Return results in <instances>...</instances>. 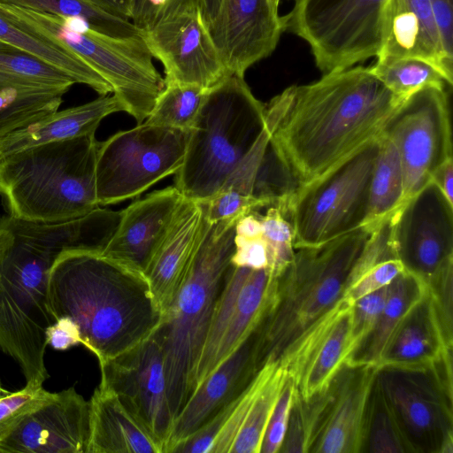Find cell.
<instances>
[{"label":"cell","instance_id":"obj_1","mask_svg":"<svg viewBox=\"0 0 453 453\" xmlns=\"http://www.w3.org/2000/svg\"><path fill=\"white\" fill-rule=\"evenodd\" d=\"M404 103L361 65L295 85L292 102L269 143L288 194L380 137Z\"/></svg>","mask_w":453,"mask_h":453},{"label":"cell","instance_id":"obj_2","mask_svg":"<svg viewBox=\"0 0 453 453\" xmlns=\"http://www.w3.org/2000/svg\"><path fill=\"white\" fill-rule=\"evenodd\" d=\"M47 308L55 321L68 317L76 323L81 344L98 364L152 335L163 319L143 273L91 250L65 251L56 259Z\"/></svg>","mask_w":453,"mask_h":453},{"label":"cell","instance_id":"obj_3","mask_svg":"<svg viewBox=\"0 0 453 453\" xmlns=\"http://www.w3.org/2000/svg\"><path fill=\"white\" fill-rule=\"evenodd\" d=\"M76 245L69 222L0 219V349L18 363L27 383L50 377L45 333L55 319L47 308L48 274Z\"/></svg>","mask_w":453,"mask_h":453},{"label":"cell","instance_id":"obj_4","mask_svg":"<svg viewBox=\"0 0 453 453\" xmlns=\"http://www.w3.org/2000/svg\"><path fill=\"white\" fill-rule=\"evenodd\" d=\"M372 231L362 226L317 246L295 249L292 262L272 279L265 310L252 334L257 371L269 364L286 368L305 338L342 303Z\"/></svg>","mask_w":453,"mask_h":453},{"label":"cell","instance_id":"obj_5","mask_svg":"<svg viewBox=\"0 0 453 453\" xmlns=\"http://www.w3.org/2000/svg\"><path fill=\"white\" fill-rule=\"evenodd\" d=\"M95 133L32 146L0 158V194L10 214L62 222L100 207Z\"/></svg>","mask_w":453,"mask_h":453},{"label":"cell","instance_id":"obj_6","mask_svg":"<svg viewBox=\"0 0 453 453\" xmlns=\"http://www.w3.org/2000/svg\"><path fill=\"white\" fill-rule=\"evenodd\" d=\"M237 221L210 223L204 218L203 230L185 277L155 332L163 352L173 422L191 395L194 368L231 266Z\"/></svg>","mask_w":453,"mask_h":453},{"label":"cell","instance_id":"obj_7","mask_svg":"<svg viewBox=\"0 0 453 453\" xmlns=\"http://www.w3.org/2000/svg\"><path fill=\"white\" fill-rule=\"evenodd\" d=\"M265 113L244 76L227 73L207 89L175 173L185 198L203 203L223 188L261 134Z\"/></svg>","mask_w":453,"mask_h":453},{"label":"cell","instance_id":"obj_8","mask_svg":"<svg viewBox=\"0 0 453 453\" xmlns=\"http://www.w3.org/2000/svg\"><path fill=\"white\" fill-rule=\"evenodd\" d=\"M15 14L59 39L84 58L111 87L112 95L138 124L150 113L165 80L141 34L119 37L92 29L82 19L23 8Z\"/></svg>","mask_w":453,"mask_h":453},{"label":"cell","instance_id":"obj_9","mask_svg":"<svg viewBox=\"0 0 453 453\" xmlns=\"http://www.w3.org/2000/svg\"><path fill=\"white\" fill-rule=\"evenodd\" d=\"M380 137L274 204L292 226L295 249L317 246L365 226Z\"/></svg>","mask_w":453,"mask_h":453},{"label":"cell","instance_id":"obj_10","mask_svg":"<svg viewBox=\"0 0 453 453\" xmlns=\"http://www.w3.org/2000/svg\"><path fill=\"white\" fill-rule=\"evenodd\" d=\"M388 0H296L284 32L304 40L323 74L379 55Z\"/></svg>","mask_w":453,"mask_h":453},{"label":"cell","instance_id":"obj_11","mask_svg":"<svg viewBox=\"0 0 453 453\" xmlns=\"http://www.w3.org/2000/svg\"><path fill=\"white\" fill-rule=\"evenodd\" d=\"M188 136L189 130L142 122L99 142L96 163L99 206L135 197L175 173L183 163Z\"/></svg>","mask_w":453,"mask_h":453},{"label":"cell","instance_id":"obj_12","mask_svg":"<svg viewBox=\"0 0 453 453\" xmlns=\"http://www.w3.org/2000/svg\"><path fill=\"white\" fill-rule=\"evenodd\" d=\"M142 35L165 83L209 88L227 73L211 36L203 0H163Z\"/></svg>","mask_w":453,"mask_h":453},{"label":"cell","instance_id":"obj_13","mask_svg":"<svg viewBox=\"0 0 453 453\" xmlns=\"http://www.w3.org/2000/svg\"><path fill=\"white\" fill-rule=\"evenodd\" d=\"M385 133L400 157L403 205L430 182L432 172L443 160L453 157L448 91L427 88L417 92L403 104Z\"/></svg>","mask_w":453,"mask_h":453},{"label":"cell","instance_id":"obj_14","mask_svg":"<svg viewBox=\"0 0 453 453\" xmlns=\"http://www.w3.org/2000/svg\"><path fill=\"white\" fill-rule=\"evenodd\" d=\"M271 280L267 269L231 265L194 368L190 396L256 330L265 310Z\"/></svg>","mask_w":453,"mask_h":453},{"label":"cell","instance_id":"obj_15","mask_svg":"<svg viewBox=\"0 0 453 453\" xmlns=\"http://www.w3.org/2000/svg\"><path fill=\"white\" fill-rule=\"evenodd\" d=\"M155 332L127 352L99 364L100 384L116 394L165 453L173 419L162 348Z\"/></svg>","mask_w":453,"mask_h":453},{"label":"cell","instance_id":"obj_16","mask_svg":"<svg viewBox=\"0 0 453 453\" xmlns=\"http://www.w3.org/2000/svg\"><path fill=\"white\" fill-rule=\"evenodd\" d=\"M391 223L398 259L425 283L453 257V205L432 183L400 206Z\"/></svg>","mask_w":453,"mask_h":453},{"label":"cell","instance_id":"obj_17","mask_svg":"<svg viewBox=\"0 0 453 453\" xmlns=\"http://www.w3.org/2000/svg\"><path fill=\"white\" fill-rule=\"evenodd\" d=\"M280 1L220 0L208 28L227 73L244 76L273 52L284 32Z\"/></svg>","mask_w":453,"mask_h":453},{"label":"cell","instance_id":"obj_18","mask_svg":"<svg viewBox=\"0 0 453 453\" xmlns=\"http://www.w3.org/2000/svg\"><path fill=\"white\" fill-rule=\"evenodd\" d=\"M89 402L74 388L51 393L0 438V453H87Z\"/></svg>","mask_w":453,"mask_h":453},{"label":"cell","instance_id":"obj_19","mask_svg":"<svg viewBox=\"0 0 453 453\" xmlns=\"http://www.w3.org/2000/svg\"><path fill=\"white\" fill-rule=\"evenodd\" d=\"M376 381L394 409L416 452H438L452 432V398L431 370H378Z\"/></svg>","mask_w":453,"mask_h":453},{"label":"cell","instance_id":"obj_20","mask_svg":"<svg viewBox=\"0 0 453 453\" xmlns=\"http://www.w3.org/2000/svg\"><path fill=\"white\" fill-rule=\"evenodd\" d=\"M378 369L343 365L329 384L330 397L310 452L365 450L367 415Z\"/></svg>","mask_w":453,"mask_h":453},{"label":"cell","instance_id":"obj_21","mask_svg":"<svg viewBox=\"0 0 453 453\" xmlns=\"http://www.w3.org/2000/svg\"><path fill=\"white\" fill-rule=\"evenodd\" d=\"M183 199L178 188L171 186L128 205L121 211L119 225L103 254L143 273Z\"/></svg>","mask_w":453,"mask_h":453},{"label":"cell","instance_id":"obj_22","mask_svg":"<svg viewBox=\"0 0 453 453\" xmlns=\"http://www.w3.org/2000/svg\"><path fill=\"white\" fill-rule=\"evenodd\" d=\"M351 306L345 298L300 344L286 366L303 399L326 389L351 352Z\"/></svg>","mask_w":453,"mask_h":453},{"label":"cell","instance_id":"obj_23","mask_svg":"<svg viewBox=\"0 0 453 453\" xmlns=\"http://www.w3.org/2000/svg\"><path fill=\"white\" fill-rule=\"evenodd\" d=\"M257 372L251 334L189 397L173 422L165 453H172L179 443L233 402Z\"/></svg>","mask_w":453,"mask_h":453},{"label":"cell","instance_id":"obj_24","mask_svg":"<svg viewBox=\"0 0 453 453\" xmlns=\"http://www.w3.org/2000/svg\"><path fill=\"white\" fill-rule=\"evenodd\" d=\"M203 226L202 205L184 197L166 235L143 271L162 317L185 277Z\"/></svg>","mask_w":453,"mask_h":453},{"label":"cell","instance_id":"obj_25","mask_svg":"<svg viewBox=\"0 0 453 453\" xmlns=\"http://www.w3.org/2000/svg\"><path fill=\"white\" fill-rule=\"evenodd\" d=\"M385 58L423 59L453 84V65L443 56L428 0H388L383 43L377 56Z\"/></svg>","mask_w":453,"mask_h":453},{"label":"cell","instance_id":"obj_26","mask_svg":"<svg viewBox=\"0 0 453 453\" xmlns=\"http://www.w3.org/2000/svg\"><path fill=\"white\" fill-rule=\"evenodd\" d=\"M0 39L19 48L88 86L100 96L112 93L111 85L80 55L59 39L38 28L0 2Z\"/></svg>","mask_w":453,"mask_h":453},{"label":"cell","instance_id":"obj_27","mask_svg":"<svg viewBox=\"0 0 453 453\" xmlns=\"http://www.w3.org/2000/svg\"><path fill=\"white\" fill-rule=\"evenodd\" d=\"M450 349L444 341L426 289L394 334L377 368L424 372Z\"/></svg>","mask_w":453,"mask_h":453},{"label":"cell","instance_id":"obj_28","mask_svg":"<svg viewBox=\"0 0 453 453\" xmlns=\"http://www.w3.org/2000/svg\"><path fill=\"white\" fill-rule=\"evenodd\" d=\"M88 402L87 453H162L111 389L99 383Z\"/></svg>","mask_w":453,"mask_h":453},{"label":"cell","instance_id":"obj_29","mask_svg":"<svg viewBox=\"0 0 453 453\" xmlns=\"http://www.w3.org/2000/svg\"><path fill=\"white\" fill-rule=\"evenodd\" d=\"M108 95L100 96L81 105L57 111L4 136L0 139V158L38 144L96 133L105 117L124 111L118 99L113 95Z\"/></svg>","mask_w":453,"mask_h":453},{"label":"cell","instance_id":"obj_30","mask_svg":"<svg viewBox=\"0 0 453 453\" xmlns=\"http://www.w3.org/2000/svg\"><path fill=\"white\" fill-rule=\"evenodd\" d=\"M426 289V284L416 275L405 270L399 274L388 285L387 301L375 326L349 355L345 365L377 368L394 334Z\"/></svg>","mask_w":453,"mask_h":453},{"label":"cell","instance_id":"obj_31","mask_svg":"<svg viewBox=\"0 0 453 453\" xmlns=\"http://www.w3.org/2000/svg\"><path fill=\"white\" fill-rule=\"evenodd\" d=\"M403 176L400 157L391 139L384 133L380 137V148L374 165L371 185L368 213L365 226L374 229L388 219L402 205Z\"/></svg>","mask_w":453,"mask_h":453},{"label":"cell","instance_id":"obj_32","mask_svg":"<svg viewBox=\"0 0 453 453\" xmlns=\"http://www.w3.org/2000/svg\"><path fill=\"white\" fill-rule=\"evenodd\" d=\"M74 83L63 72L0 39V88H53L67 92Z\"/></svg>","mask_w":453,"mask_h":453},{"label":"cell","instance_id":"obj_33","mask_svg":"<svg viewBox=\"0 0 453 453\" xmlns=\"http://www.w3.org/2000/svg\"><path fill=\"white\" fill-rule=\"evenodd\" d=\"M369 69L401 102H406L424 88L447 90L448 87L451 88L435 66L419 58H377Z\"/></svg>","mask_w":453,"mask_h":453},{"label":"cell","instance_id":"obj_34","mask_svg":"<svg viewBox=\"0 0 453 453\" xmlns=\"http://www.w3.org/2000/svg\"><path fill=\"white\" fill-rule=\"evenodd\" d=\"M65 93L53 88H0V139L57 111Z\"/></svg>","mask_w":453,"mask_h":453},{"label":"cell","instance_id":"obj_35","mask_svg":"<svg viewBox=\"0 0 453 453\" xmlns=\"http://www.w3.org/2000/svg\"><path fill=\"white\" fill-rule=\"evenodd\" d=\"M288 374L274 365L254 398L230 453H260L264 434Z\"/></svg>","mask_w":453,"mask_h":453},{"label":"cell","instance_id":"obj_36","mask_svg":"<svg viewBox=\"0 0 453 453\" xmlns=\"http://www.w3.org/2000/svg\"><path fill=\"white\" fill-rule=\"evenodd\" d=\"M364 451L416 452L394 409L376 380L370 398Z\"/></svg>","mask_w":453,"mask_h":453},{"label":"cell","instance_id":"obj_37","mask_svg":"<svg viewBox=\"0 0 453 453\" xmlns=\"http://www.w3.org/2000/svg\"><path fill=\"white\" fill-rule=\"evenodd\" d=\"M38 12L82 19L92 29L119 37L133 36L142 31L129 19L113 16L89 0H0Z\"/></svg>","mask_w":453,"mask_h":453},{"label":"cell","instance_id":"obj_38","mask_svg":"<svg viewBox=\"0 0 453 453\" xmlns=\"http://www.w3.org/2000/svg\"><path fill=\"white\" fill-rule=\"evenodd\" d=\"M207 89L196 85L165 83L145 122L189 130L199 113Z\"/></svg>","mask_w":453,"mask_h":453},{"label":"cell","instance_id":"obj_39","mask_svg":"<svg viewBox=\"0 0 453 453\" xmlns=\"http://www.w3.org/2000/svg\"><path fill=\"white\" fill-rule=\"evenodd\" d=\"M329 397V386L308 399L302 398L296 392L287 433L280 452L311 451Z\"/></svg>","mask_w":453,"mask_h":453},{"label":"cell","instance_id":"obj_40","mask_svg":"<svg viewBox=\"0 0 453 453\" xmlns=\"http://www.w3.org/2000/svg\"><path fill=\"white\" fill-rule=\"evenodd\" d=\"M262 237L267 248V271L272 279L278 277L292 262L295 255L293 228L282 211L271 205L264 216L259 217Z\"/></svg>","mask_w":453,"mask_h":453},{"label":"cell","instance_id":"obj_41","mask_svg":"<svg viewBox=\"0 0 453 453\" xmlns=\"http://www.w3.org/2000/svg\"><path fill=\"white\" fill-rule=\"evenodd\" d=\"M274 365H264L243 391L233 401L229 415L214 441L211 453H230L251 403Z\"/></svg>","mask_w":453,"mask_h":453},{"label":"cell","instance_id":"obj_42","mask_svg":"<svg viewBox=\"0 0 453 453\" xmlns=\"http://www.w3.org/2000/svg\"><path fill=\"white\" fill-rule=\"evenodd\" d=\"M444 341L453 346V257L447 260L426 283Z\"/></svg>","mask_w":453,"mask_h":453},{"label":"cell","instance_id":"obj_43","mask_svg":"<svg viewBox=\"0 0 453 453\" xmlns=\"http://www.w3.org/2000/svg\"><path fill=\"white\" fill-rule=\"evenodd\" d=\"M202 205L204 218L210 223L223 220H238L257 209L271 205L264 199L241 195L223 188Z\"/></svg>","mask_w":453,"mask_h":453},{"label":"cell","instance_id":"obj_44","mask_svg":"<svg viewBox=\"0 0 453 453\" xmlns=\"http://www.w3.org/2000/svg\"><path fill=\"white\" fill-rule=\"evenodd\" d=\"M50 395L42 384L29 382L17 392L0 396V438Z\"/></svg>","mask_w":453,"mask_h":453},{"label":"cell","instance_id":"obj_45","mask_svg":"<svg viewBox=\"0 0 453 453\" xmlns=\"http://www.w3.org/2000/svg\"><path fill=\"white\" fill-rule=\"evenodd\" d=\"M388 293V286H386L353 303L351 306L350 354L375 326L385 306Z\"/></svg>","mask_w":453,"mask_h":453},{"label":"cell","instance_id":"obj_46","mask_svg":"<svg viewBox=\"0 0 453 453\" xmlns=\"http://www.w3.org/2000/svg\"><path fill=\"white\" fill-rule=\"evenodd\" d=\"M295 394L296 388L288 375L268 421L260 453L280 452L287 433Z\"/></svg>","mask_w":453,"mask_h":453},{"label":"cell","instance_id":"obj_47","mask_svg":"<svg viewBox=\"0 0 453 453\" xmlns=\"http://www.w3.org/2000/svg\"><path fill=\"white\" fill-rule=\"evenodd\" d=\"M404 271L403 265L396 257L387 258L370 267L344 294L351 304L360 297L388 286Z\"/></svg>","mask_w":453,"mask_h":453},{"label":"cell","instance_id":"obj_48","mask_svg":"<svg viewBox=\"0 0 453 453\" xmlns=\"http://www.w3.org/2000/svg\"><path fill=\"white\" fill-rule=\"evenodd\" d=\"M234 249L231 265L253 270L266 269L268 266L267 248L263 237L245 238L234 235Z\"/></svg>","mask_w":453,"mask_h":453},{"label":"cell","instance_id":"obj_49","mask_svg":"<svg viewBox=\"0 0 453 453\" xmlns=\"http://www.w3.org/2000/svg\"><path fill=\"white\" fill-rule=\"evenodd\" d=\"M446 61L453 65V0H428Z\"/></svg>","mask_w":453,"mask_h":453},{"label":"cell","instance_id":"obj_50","mask_svg":"<svg viewBox=\"0 0 453 453\" xmlns=\"http://www.w3.org/2000/svg\"><path fill=\"white\" fill-rule=\"evenodd\" d=\"M47 346L57 350H65L81 344L80 329L68 317H61L46 329Z\"/></svg>","mask_w":453,"mask_h":453},{"label":"cell","instance_id":"obj_51","mask_svg":"<svg viewBox=\"0 0 453 453\" xmlns=\"http://www.w3.org/2000/svg\"><path fill=\"white\" fill-rule=\"evenodd\" d=\"M443 195L450 205H453V157L443 160L431 173L430 182Z\"/></svg>","mask_w":453,"mask_h":453},{"label":"cell","instance_id":"obj_52","mask_svg":"<svg viewBox=\"0 0 453 453\" xmlns=\"http://www.w3.org/2000/svg\"><path fill=\"white\" fill-rule=\"evenodd\" d=\"M163 0H128L130 20L142 31Z\"/></svg>","mask_w":453,"mask_h":453},{"label":"cell","instance_id":"obj_53","mask_svg":"<svg viewBox=\"0 0 453 453\" xmlns=\"http://www.w3.org/2000/svg\"><path fill=\"white\" fill-rule=\"evenodd\" d=\"M235 235L245 238H257L263 235V227L258 216L250 212L241 219L235 224Z\"/></svg>","mask_w":453,"mask_h":453},{"label":"cell","instance_id":"obj_54","mask_svg":"<svg viewBox=\"0 0 453 453\" xmlns=\"http://www.w3.org/2000/svg\"><path fill=\"white\" fill-rule=\"evenodd\" d=\"M104 12L130 20L128 0H89Z\"/></svg>","mask_w":453,"mask_h":453},{"label":"cell","instance_id":"obj_55","mask_svg":"<svg viewBox=\"0 0 453 453\" xmlns=\"http://www.w3.org/2000/svg\"><path fill=\"white\" fill-rule=\"evenodd\" d=\"M219 4L220 0H203L204 17L207 26L215 18Z\"/></svg>","mask_w":453,"mask_h":453},{"label":"cell","instance_id":"obj_56","mask_svg":"<svg viewBox=\"0 0 453 453\" xmlns=\"http://www.w3.org/2000/svg\"><path fill=\"white\" fill-rule=\"evenodd\" d=\"M7 393H9V392H8V391H6V390L2 387L1 382H0V396H2V395H5V394H7Z\"/></svg>","mask_w":453,"mask_h":453}]
</instances>
